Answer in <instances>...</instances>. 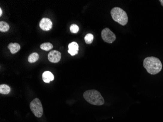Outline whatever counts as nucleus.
Segmentation results:
<instances>
[{
  "label": "nucleus",
  "mask_w": 163,
  "mask_h": 122,
  "mask_svg": "<svg viewBox=\"0 0 163 122\" xmlns=\"http://www.w3.org/2000/svg\"><path fill=\"white\" fill-rule=\"evenodd\" d=\"M144 67L148 73L155 75L161 71L162 64L158 58L155 57H148L145 58L143 62Z\"/></svg>",
  "instance_id": "nucleus-1"
},
{
  "label": "nucleus",
  "mask_w": 163,
  "mask_h": 122,
  "mask_svg": "<svg viewBox=\"0 0 163 122\" xmlns=\"http://www.w3.org/2000/svg\"><path fill=\"white\" fill-rule=\"evenodd\" d=\"M83 96L87 102L93 105L102 106L105 103V100L101 93L94 89L86 91Z\"/></svg>",
  "instance_id": "nucleus-2"
},
{
  "label": "nucleus",
  "mask_w": 163,
  "mask_h": 122,
  "mask_svg": "<svg viewBox=\"0 0 163 122\" xmlns=\"http://www.w3.org/2000/svg\"><path fill=\"white\" fill-rule=\"evenodd\" d=\"M111 14L112 19L120 25L124 26L128 23L129 19L127 13L120 7H115L112 8Z\"/></svg>",
  "instance_id": "nucleus-3"
},
{
  "label": "nucleus",
  "mask_w": 163,
  "mask_h": 122,
  "mask_svg": "<svg viewBox=\"0 0 163 122\" xmlns=\"http://www.w3.org/2000/svg\"><path fill=\"white\" fill-rule=\"evenodd\" d=\"M30 109L36 117L40 118L43 114V108L38 98H35L30 103Z\"/></svg>",
  "instance_id": "nucleus-4"
},
{
  "label": "nucleus",
  "mask_w": 163,
  "mask_h": 122,
  "mask_svg": "<svg viewBox=\"0 0 163 122\" xmlns=\"http://www.w3.org/2000/svg\"><path fill=\"white\" fill-rule=\"evenodd\" d=\"M101 37L104 42L108 43L114 42L116 39L114 33L108 28H105L102 31Z\"/></svg>",
  "instance_id": "nucleus-5"
},
{
  "label": "nucleus",
  "mask_w": 163,
  "mask_h": 122,
  "mask_svg": "<svg viewBox=\"0 0 163 122\" xmlns=\"http://www.w3.org/2000/svg\"><path fill=\"white\" fill-rule=\"evenodd\" d=\"M40 28L44 31H49L52 29V22L50 19L43 18L39 24Z\"/></svg>",
  "instance_id": "nucleus-6"
},
{
  "label": "nucleus",
  "mask_w": 163,
  "mask_h": 122,
  "mask_svg": "<svg viewBox=\"0 0 163 122\" xmlns=\"http://www.w3.org/2000/svg\"><path fill=\"white\" fill-rule=\"evenodd\" d=\"M61 59V54L59 51L52 50L48 54V59L53 63H57Z\"/></svg>",
  "instance_id": "nucleus-7"
},
{
  "label": "nucleus",
  "mask_w": 163,
  "mask_h": 122,
  "mask_svg": "<svg viewBox=\"0 0 163 122\" xmlns=\"http://www.w3.org/2000/svg\"><path fill=\"white\" fill-rule=\"evenodd\" d=\"M69 50L68 52L71 56H74L78 54V52L79 50V46L78 43L75 42H73L69 44L68 46Z\"/></svg>",
  "instance_id": "nucleus-8"
},
{
  "label": "nucleus",
  "mask_w": 163,
  "mask_h": 122,
  "mask_svg": "<svg viewBox=\"0 0 163 122\" xmlns=\"http://www.w3.org/2000/svg\"><path fill=\"white\" fill-rule=\"evenodd\" d=\"M42 79L45 83H50V81L54 80V75L50 71H45L42 74Z\"/></svg>",
  "instance_id": "nucleus-9"
},
{
  "label": "nucleus",
  "mask_w": 163,
  "mask_h": 122,
  "mask_svg": "<svg viewBox=\"0 0 163 122\" xmlns=\"http://www.w3.org/2000/svg\"><path fill=\"white\" fill-rule=\"evenodd\" d=\"M7 47L10 51L11 53H12V54H15L16 53L18 52L21 49L20 45L19 43H11L8 45Z\"/></svg>",
  "instance_id": "nucleus-10"
},
{
  "label": "nucleus",
  "mask_w": 163,
  "mask_h": 122,
  "mask_svg": "<svg viewBox=\"0 0 163 122\" xmlns=\"http://www.w3.org/2000/svg\"><path fill=\"white\" fill-rule=\"evenodd\" d=\"M10 88L8 85L2 84L0 85V93L2 94H8L10 92Z\"/></svg>",
  "instance_id": "nucleus-11"
},
{
  "label": "nucleus",
  "mask_w": 163,
  "mask_h": 122,
  "mask_svg": "<svg viewBox=\"0 0 163 122\" xmlns=\"http://www.w3.org/2000/svg\"><path fill=\"white\" fill-rule=\"evenodd\" d=\"M39 59V54L36 52H33L29 55L28 58V61L30 63H34L35 62H37Z\"/></svg>",
  "instance_id": "nucleus-12"
},
{
  "label": "nucleus",
  "mask_w": 163,
  "mask_h": 122,
  "mask_svg": "<svg viewBox=\"0 0 163 122\" xmlns=\"http://www.w3.org/2000/svg\"><path fill=\"white\" fill-rule=\"evenodd\" d=\"M9 29V25L7 22L4 21L0 22V31L5 32L8 31Z\"/></svg>",
  "instance_id": "nucleus-13"
},
{
  "label": "nucleus",
  "mask_w": 163,
  "mask_h": 122,
  "mask_svg": "<svg viewBox=\"0 0 163 122\" xmlns=\"http://www.w3.org/2000/svg\"><path fill=\"white\" fill-rule=\"evenodd\" d=\"M53 47V46L52 44L50 43H45L40 45V48L41 49L45 50V51H49L51 50Z\"/></svg>",
  "instance_id": "nucleus-14"
},
{
  "label": "nucleus",
  "mask_w": 163,
  "mask_h": 122,
  "mask_svg": "<svg viewBox=\"0 0 163 122\" xmlns=\"http://www.w3.org/2000/svg\"><path fill=\"white\" fill-rule=\"evenodd\" d=\"M94 36L93 34L91 33H88L87 34L85 37H84V41L87 44L90 45L92 43V42L93 41Z\"/></svg>",
  "instance_id": "nucleus-15"
},
{
  "label": "nucleus",
  "mask_w": 163,
  "mask_h": 122,
  "mask_svg": "<svg viewBox=\"0 0 163 122\" xmlns=\"http://www.w3.org/2000/svg\"><path fill=\"white\" fill-rule=\"evenodd\" d=\"M79 26L75 24H73L70 26V31L71 33H77L79 31Z\"/></svg>",
  "instance_id": "nucleus-16"
},
{
  "label": "nucleus",
  "mask_w": 163,
  "mask_h": 122,
  "mask_svg": "<svg viewBox=\"0 0 163 122\" xmlns=\"http://www.w3.org/2000/svg\"><path fill=\"white\" fill-rule=\"evenodd\" d=\"M2 14H3V11H2V9L1 8H0V16H1Z\"/></svg>",
  "instance_id": "nucleus-17"
},
{
  "label": "nucleus",
  "mask_w": 163,
  "mask_h": 122,
  "mask_svg": "<svg viewBox=\"0 0 163 122\" xmlns=\"http://www.w3.org/2000/svg\"><path fill=\"white\" fill-rule=\"evenodd\" d=\"M159 1H160L161 4V5L163 7V0H160Z\"/></svg>",
  "instance_id": "nucleus-18"
}]
</instances>
